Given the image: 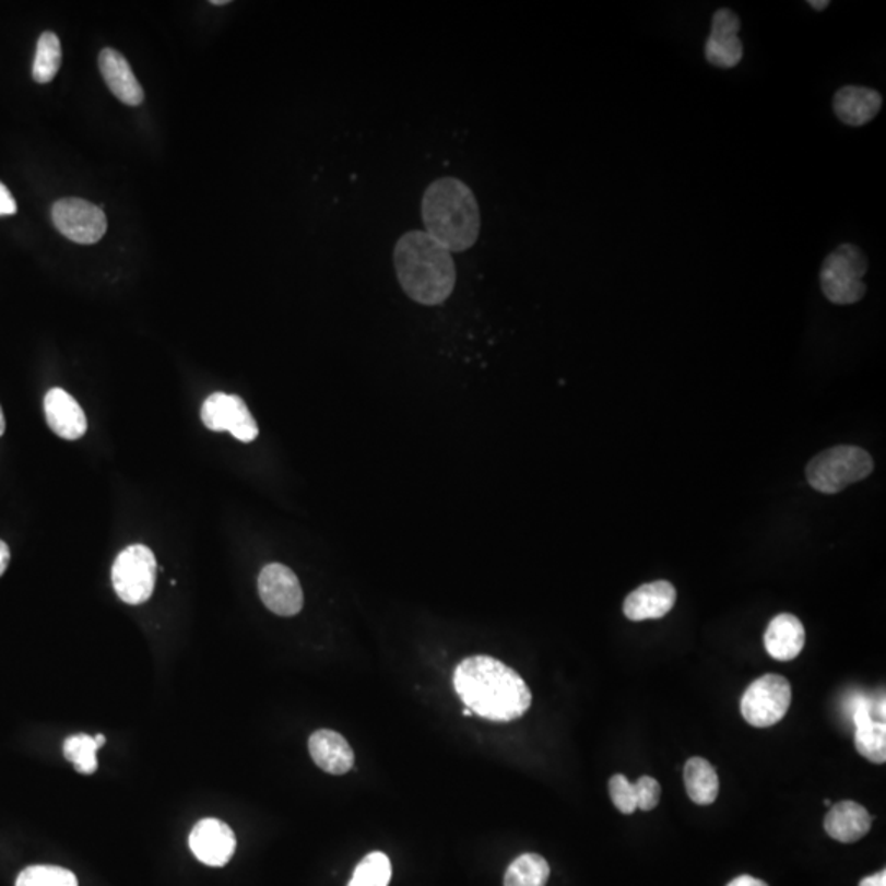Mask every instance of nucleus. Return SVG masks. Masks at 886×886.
Returning a JSON list of instances; mask_svg holds the SVG:
<instances>
[{
	"instance_id": "nucleus-31",
	"label": "nucleus",
	"mask_w": 886,
	"mask_h": 886,
	"mask_svg": "<svg viewBox=\"0 0 886 886\" xmlns=\"http://www.w3.org/2000/svg\"><path fill=\"white\" fill-rule=\"evenodd\" d=\"M859 886H886V870H879L875 875L865 876Z\"/></svg>"
},
{
	"instance_id": "nucleus-35",
	"label": "nucleus",
	"mask_w": 886,
	"mask_h": 886,
	"mask_svg": "<svg viewBox=\"0 0 886 886\" xmlns=\"http://www.w3.org/2000/svg\"><path fill=\"white\" fill-rule=\"evenodd\" d=\"M5 432V417L4 412H2V407H0V437L4 435Z\"/></svg>"
},
{
	"instance_id": "nucleus-15",
	"label": "nucleus",
	"mask_w": 886,
	"mask_h": 886,
	"mask_svg": "<svg viewBox=\"0 0 886 886\" xmlns=\"http://www.w3.org/2000/svg\"><path fill=\"white\" fill-rule=\"evenodd\" d=\"M99 68L110 93L127 106H140L145 99L142 86L137 81L129 61L113 48H104L99 55Z\"/></svg>"
},
{
	"instance_id": "nucleus-19",
	"label": "nucleus",
	"mask_w": 886,
	"mask_h": 886,
	"mask_svg": "<svg viewBox=\"0 0 886 886\" xmlns=\"http://www.w3.org/2000/svg\"><path fill=\"white\" fill-rule=\"evenodd\" d=\"M804 640L806 634L801 621L793 614L783 613L775 616L768 624L764 642L770 657L780 662H790L804 649Z\"/></svg>"
},
{
	"instance_id": "nucleus-32",
	"label": "nucleus",
	"mask_w": 886,
	"mask_h": 886,
	"mask_svg": "<svg viewBox=\"0 0 886 886\" xmlns=\"http://www.w3.org/2000/svg\"><path fill=\"white\" fill-rule=\"evenodd\" d=\"M728 886H768L767 883L761 882V879L754 878L751 875H741L737 878L732 879Z\"/></svg>"
},
{
	"instance_id": "nucleus-29",
	"label": "nucleus",
	"mask_w": 886,
	"mask_h": 886,
	"mask_svg": "<svg viewBox=\"0 0 886 886\" xmlns=\"http://www.w3.org/2000/svg\"><path fill=\"white\" fill-rule=\"evenodd\" d=\"M741 31V21L734 12L729 9H719L712 17L711 32L716 34H732L737 35Z\"/></svg>"
},
{
	"instance_id": "nucleus-3",
	"label": "nucleus",
	"mask_w": 886,
	"mask_h": 886,
	"mask_svg": "<svg viewBox=\"0 0 886 886\" xmlns=\"http://www.w3.org/2000/svg\"><path fill=\"white\" fill-rule=\"evenodd\" d=\"M425 232L449 251L475 247L482 232L479 199L462 179L446 176L425 189L421 204Z\"/></svg>"
},
{
	"instance_id": "nucleus-21",
	"label": "nucleus",
	"mask_w": 886,
	"mask_h": 886,
	"mask_svg": "<svg viewBox=\"0 0 886 886\" xmlns=\"http://www.w3.org/2000/svg\"><path fill=\"white\" fill-rule=\"evenodd\" d=\"M551 876L547 860L539 853H524L509 865L505 886H545Z\"/></svg>"
},
{
	"instance_id": "nucleus-6",
	"label": "nucleus",
	"mask_w": 886,
	"mask_h": 886,
	"mask_svg": "<svg viewBox=\"0 0 886 886\" xmlns=\"http://www.w3.org/2000/svg\"><path fill=\"white\" fill-rule=\"evenodd\" d=\"M156 581L155 554L145 545H130L120 552L113 567V584L123 603L143 604L152 598Z\"/></svg>"
},
{
	"instance_id": "nucleus-4",
	"label": "nucleus",
	"mask_w": 886,
	"mask_h": 886,
	"mask_svg": "<svg viewBox=\"0 0 886 886\" xmlns=\"http://www.w3.org/2000/svg\"><path fill=\"white\" fill-rule=\"evenodd\" d=\"M872 472L873 460L869 452L859 447L840 446L814 457L807 463L806 479L816 492L836 495Z\"/></svg>"
},
{
	"instance_id": "nucleus-2",
	"label": "nucleus",
	"mask_w": 886,
	"mask_h": 886,
	"mask_svg": "<svg viewBox=\"0 0 886 886\" xmlns=\"http://www.w3.org/2000/svg\"><path fill=\"white\" fill-rule=\"evenodd\" d=\"M395 276L409 299L422 306H440L457 286L452 251L441 247L425 231H409L392 251Z\"/></svg>"
},
{
	"instance_id": "nucleus-8",
	"label": "nucleus",
	"mask_w": 886,
	"mask_h": 886,
	"mask_svg": "<svg viewBox=\"0 0 886 886\" xmlns=\"http://www.w3.org/2000/svg\"><path fill=\"white\" fill-rule=\"evenodd\" d=\"M51 215L55 227L74 244H97L107 231V218L103 209L84 199H61L55 202Z\"/></svg>"
},
{
	"instance_id": "nucleus-38",
	"label": "nucleus",
	"mask_w": 886,
	"mask_h": 886,
	"mask_svg": "<svg viewBox=\"0 0 886 886\" xmlns=\"http://www.w3.org/2000/svg\"><path fill=\"white\" fill-rule=\"evenodd\" d=\"M463 716H473V711L470 708L463 709Z\"/></svg>"
},
{
	"instance_id": "nucleus-27",
	"label": "nucleus",
	"mask_w": 886,
	"mask_h": 886,
	"mask_svg": "<svg viewBox=\"0 0 886 886\" xmlns=\"http://www.w3.org/2000/svg\"><path fill=\"white\" fill-rule=\"evenodd\" d=\"M610 794L614 806L623 814H633L637 810L636 787L624 775H614L610 780Z\"/></svg>"
},
{
	"instance_id": "nucleus-30",
	"label": "nucleus",
	"mask_w": 886,
	"mask_h": 886,
	"mask_svg": "<svg viewBox=\"0 0 886 886\" xmlns=\"http://www.w3.org/2000/svg\"><path fill=\"white\" fill-rule=\"evenodd\" d=\"M17 212V202L8 188L0 182V215H14Z\"/></svg>"
},
{
	"instance_id": "nucleus-18",
	"label": "nucleus",
	"mask_w": 886,
	"mask_h": 886,
	"mask_svg": "<svg viewBox=\"0 0 886 886\" xmlns=\"http://www.w3.org/2000/svg\"><path fill=\"white\" fill-rule=\"evenodd\" d=\"M872 827V816L862 804L855 801H840L830 807L824 819V829L832 837L843 843L857 842L870 832Z\"/></svg>"
},
{
	"instance_id": "nucleus-23",
	"label": "nucleus",
	"mask_w": 886,
	"mask_h": 886,
	"mask_svg": "<svg viewBox=\"0 0 886 886\" xmlns=\"http://www.w3.org/2000/svg\"><path fill=\"white\" fill-rule=\"evenodd\" d=\"M705 54L706 60L712 67L731 70V68L741 63L742 57H744V47H742V42L739 40L737 35L711 32L708 42H706Z\"/></svg>"
},
{
	"instance_id": "nucleus-25",
	"label": "nucleus",
	"mask_w": 886,
	"mask_h": 886,
	"mask_svg": "<svg viewBox=\"0 0 886 886\" xmlns=\"http://www.w3.org/2000/svg\"><path fill=\"white\" fill-rule=\"evenodd\" d=\"M99 748L94 737L87 734L71 735L63 745L67 760H70L74 768L84 775H91L97 770L96 752Z\"/></svg>"
},
{
	"instance_id": "nucleus-11",
	"label": "nucleus",
	"mask_w": 886,
	"mask_h": 886,
	"mask_svg": "<svg viewBox=\"0 0 886 886\" xmlns=\"http://www.w3.org/2000/svg\"><path fill=\"white\" fill-rule=\"evenodd\" d=\"M189 847L196 859L205 865L224 866L234 857L237 839L227 824L209 817L196 824L189 836Z\"/></svg>"
},
{
	"instance_id": "nucleus-5",
	"label": "nucleus",
	"mask_w": 886,
	"mask_h": 886,
	"mask_svg": "<svg viewBox=\"0 0 886 886\" xmlns=\"http://www.w3.org/2000/svg\"><path fill=\"white\" fill-rule=\"evenodd\" d=\"M869 270L865 253L852 244L840 245L827 255L820 268V287L832 304L849 306L859 303L866 293L863 276Z\"/></svg>"
},
{
	"instance_id": "nucleus-16",
	"label": "nucleus",
	"mask_w": 886,
	"mask_h": 886,
	"mask_svg": "<svg viewBox=\"0 0 886 886\" xmlns=\"http://www.w3.org/2000/svg\"><path fill=\"white\" fill-rule=\"evenodd\" d=\"M309 754L317 767L330 775L349 773L355 761V754L346 739L329 729H320L310 735Z\"/></svg>"
},
{
	"instance_id": "nucleus-28",
	"label": "nucleus",
	"mask_w": 886,
	"mask_h": 886,
	"mask_svg": "<svg viewBox=\"0 0 886 886\" xmlns=\"http://www.w3.org/2000/svg\"><path fill=\"white\" fill-rule=\"evenodd\" d=\"M634 787H636L637 810L652 811L659 806L662 788H660V783L655 778L640 777L634 783Z\"/></svg>"
},
{
	"instance_id": "nucleus-22",
	"label": "nucleus",
	"mask_w": 886,
	"mask_h": 886,
	"mask_svg": "<svg viewBox=\"0 0 886 886\" xmlns=\"http://www.w3.org/2000/svg\"><path fill=\"white\" fill-rule=\"evenodd\" d=\"M61 67V44L60 38L54 32H45L40 35L35 54L32 76L38 84H47L55 80Z\"/></svg>"
},
{
	"instance_id": "nucleus-9",
	"label": "nucleus",
	"mask_w": 886,
	"mask_h": 886,
	"mask_svg": "<svg viewBox=\"0 0 886 886\" xmlns=\"http://www.w3.org/2000/svg\"><path fill=\"white\" fill-rule=\"evenodd\" d=\"M201 418L214 432H231L237 440L250 444L258 437V425L244 399L214 392L202 404Z\"/></svg>"
},
{
	"instance_id": "nucleus-20",
	"label": "nucleus",
	"mask_w": 886,
	"mask_h": 886,
	"mask_svg": "<svg viewBox=\"0 0 886 886\" xmlns=\"http://www.w3.org/2000/svg\"><path fill=\"white\" fill-rule=\"evenodd\" d=\"M685 787L693 803L699 806H708L718 800L719 777L716 768L708 760L701 757H693L686 761Z\"/></svg>"
},
{
	"instance_id": "nucleus-10",
	"label": "nucleus",
	"mask_w": 886,
	"mask_h": 886,
	"mask_svg": "<svg viewBox=\"0 0 886 886\" xmlns=\"http://www.w3.org/2000/svg\"><path fill=\"white\" fill-rule=\"evenodd\" d=\"M258 593L271 613L291 617L300 613L304 593L296 574L281 564H270L258 577Z\"/></svg>"
},
{
	"instance_id": "nucleus-33",
	"label": "nucleus",
	"mask_w": 886,
	"mask_h": 886,
	"mask_svg": "<svg viewBox=\"0 0 886 886\" xmlns=\"http://www.w3.org/2000/svg\"><path fill=\"white\" fill-rule=\"evenodd\" d=\"M9 562H11V551L5 542L0 541V577L8 570Z\"/></svg>"
},
{
	"instance_id": "nucleus-1",
	"label": "nucleus",
	"mask_w": 886,
	"mask_h": 886,
	"mask_svg": "<svg viewBox=\"0 0 886 886\" xmlns=\"http://www.w3.org/2000/svg\"><path fill=\"white\" fill-rule=\"evenodd\" d=\"M453 685L466 708L488 721H516L531 708V689L524 680L493 657L463 660L456 669Z\"/></svg>"
},
{
	"instance_id": "nucleus-12",
	"label": "nucleus",
	"mask_w": 886,
	"mask_h": 886,
	"mask_svg": "<svg viewBox=\"0 0 886 886\" xmlns=\"http://www.w3.org/2000/svg\"><path fill=\"white\" fill-rule=\"evenodd\" d=\"M45 417L58 437L78 440L87 430V418L73 395L64 389L54 388L47 392L44 402Z\"/></svg>"
},
{
	"instance_id": "nucleus-34",
	"label": "nucleus",
	"mask_w": 886,
	"mask_h": 886,
	"mask_svg": "<svg viewBox=\"0 0 886 886\" xmlns=\"http://www.w3.org/2000/svg\"><path fill=\"white\" fill-rule=\"evenodd\" d=\"M811 8L814 11H824V9L829 8V0H819V2H810Z\"/></svg>"
},
{
	"instance_id": "nucleus-14",
	"label": "nucleus",
	"mask_w": 886,
	"mask_h": 886,
	"mask_svg": "<svg viewBox=\"0 0 886 886\" xmlns=\"http://www.w3.org/2000/svg\"><path fill=\"white\" fill-rule=\"evenodd\" d=\"M676 590L670 581H653L642 584L624 601V614L627 619H660L675 606Z\"/></svg>"
},
{
	"instance_id": "nucleus-24",
	"label": "nucleus",
	"mask_w": 886,
	"mask_h": 886,
	"mask_svg": "<svg viewBox=\"0 0 886 886\" xmlns=\"http://www.w3.org/2000/svg\"><path fill=\"white\" fill-rule=\"evenodd\" d=\"M391 875L392 869L388 855L382 852H371L356 865L349 886H388Z\"/></svg>"
},
{
	"instance_id": "nucleus-36",
	"label": "nucleus",
	"mask_w": 886,
	"mask_h": 886,
	"mask_svg": "<svg viewBox=\"0 0 886 886\" xmlns=\"http://www.w3.org/2000/svg\"><path fill=\"white\" fill-rule=\"evenodd\" d=\"M94 741L97 742V745H99V747H103V745L106 744V737H104L103 734H97L96 737H94Z\"/></svg>"
},
{
	"instance_id": "nucleus-13",
	"label": "nucleus",
	"mask_w": 886,
	"mask_h": 886,
	"mask_svg": "<svg viewBox=\"0 0 886 886\" xmlns=\"http://www.w3.org/2000/svg\"><path fill=\"white\" fill-rule=\"evenodd\" d=\"M872 702L865 698L855 699L852 718L855 725V747L862 757L873 764L886 761V722L873 714Z\"/></svg>"
},
{
	"instance_id": "nucleus-7",
	"label": "nucleus",
	"mask_w": 886,
	"mask_h": 886,
	"mask_svg": "<svg viewBox=\"0 0 886 886\" xmlns=\"http://www.w3.org/2000/svg\"><path fill=\"white\" fill-rule=\"evenodd\" d=\"M791 705L790 682L780 675L755 680L742 696L741 711L755 728H770L787 716Z\"/></svg>"
},
{
	"instance_id": "nucleus-26",
	"label": "nucleus",
	"mask_w": 886,
	"mask_h": 886,
	"mask_svg": "<svg viewBox=\"0 0 886 886\" xmlns=\"http://www.w3.org/2000/svg\"><path fill=\"white\" fill-rule=\"evenodd\" d=\"M15 886H78V878L61 866L32 865L17 876Z\"/></svg>"
},
{
	"instance_id": "nucleus-37",
	"label": "nucleus",
	"mask_w": 886,
	"mask_h": 886,
	"mask_svg": "<svg viewBox=\"0 0 886 886\" xmlns=\"http://www.w3.org/2000/svg\"><path fill=\"white\" fill-rule=\"evenodd\" d=\"M212 4H214V5H227L228 0H212Z\"/></svg>"
},
{
	"instance_id": "nucleus-17",
	"label": "nucleus",
	"mask_w": 886,
	"mask_h": 886,
	"mask_svg": "<svg viewBox=\"0 0 886 886\" xmlns=\"http://www.w3.org/2000/svg\"><path fill=\"white\" fill-rule=\"evenodd\" d=\"M882 104L883 97L875 90L846 86L834 96V113L846 126L862 127L875 119Z\"/></svg>"
}]
</instances>
